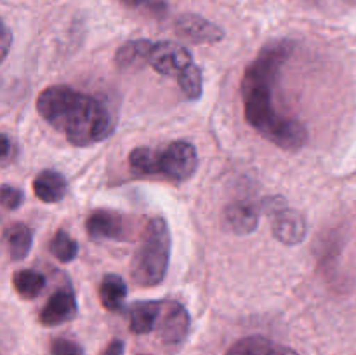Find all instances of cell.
<instances>
[{
  "label": "cell",
  "instance_id": "6da1fadb",
  "mask_svg": "<svg viewBox=\"0 0 356 355\" xmlns=\"http://www.w3.org/2000/svg\"><path fill=\"white\" fill-rule=\"evenodd\" d=\"M291 54L292 44L289 40H273L264 45L259 56L247 66L242 79V100L247 122L263 138L296 152L305 146L308 132L301 122L282 115L273 104V87Z\"/></svg>",
  "mask_w": 356,
  "mask_h": 355
},
{
  "label": "cell",
  "instance_id": "7a4b0ae2",
  "mask_svg": "<svg viewBox=\"0 0 356 355\" xmlns=\"http://www.w3.org/2000/svg\"><path fill=\"white\" fill-rule=\"evenodd\" d=\"M37 110L54 129L65 132L75 146L104 141L113 131V118L96 97L68 86H51L40 93Z\"/></svg>",
  "mask_w": 356,
  "mask_h": 355
},
{
  "label": "cell",
  "instance_id": "3957f363",
  "mask_svg": "<svg viewBox=\"0 0 356 355\" xmlns=\"http://www.w3.org/2000/svg\"><path fill=\"white\" fill-rule=\"evenodd\" d=\"M197 150L188 141H172L162 148L132 150L129 166L138 176H165L167 180L184 181L197 171Z\"/></svg>",
  "mask_w": 356,
  "mask_h": 355
},
{
  "label": "cell",
  "instance_id": "277c9868",
  "mask_svg": "<svg viewBox=\"0 0 356 355\" xmlns=\"http://www.w3.org/2000/svg\"><path fill=\"white\" fill-rule=\"evenodd\" d=\"M170 258V232L162 218L149 219L141 235V244L131 265L136 284L143 287L159 285L165 278Z\"/></svg>",
  "mask_w": 356,
  "mask_h": 355
},
{
  "label": "cell",
  "instance_id": "5b68a950",
  "mask_svg": "<svg viewBox=\"0 0 356 355\" xmlns=\"http://www.w3.org/2000/svg\"><path fill=\"white\" fill-rule=\"evenodd\" d=\"M149 65L156 73L165 77H179L186 72L191 65H195L190 51L176 42H155L149 52Z\"/></svg>",
  "mask_w": 356,
  "mask_h": 355
},
{
  "label": "cell",
  "instance_id": "8992f818",
  "mask_svg": "<svg viewBox=\"0 0 356 355\" xmlns=\"http://www.w3.org/2000/svg\"><path fill=\"white\" fill-rule=\"evenodd\" d=\"M190 331V313L181 303L169 301L162 305L159 319L160 340L165 345H179Z\"/></svg>",
  "mask_w": 356,
  "mask_h": 355
},
{
  "label": "cell",
  "instance_id": "52a82bcc",
  "mask_svg": "<svg viewBox=\"0 0 356 355\" xmlns=\"http://www.w3.org/2000/svg\"><path fill=\"white\" fill-rule=\"evenodd\" d=\"M86 228L89 237L92 239H108V240H125L127 235V225L120 214L106 209L94 211L87 218Z\"/></svg>",
  "mask_w": 356,
  "mask_h": 355
},
{
  "label": "cell",
  "instance_id": "ba28073f",
  "mask_svg": "<svg viewBox=\"0 0 356 355\" xmlns=\"http://www.w3.org/2000/svg\"><path fill=\"white\" fill-rule=\"evenodd\" d=\"M271 230H273L275 239L280 240L282 244L298 246L306 239L308 226H306V219L302 218L301 212L294 211V209H280L275 214Z\"/></svg>",
  "mask_w": 356,
  "mask_h": 355
},
{
  "label": "cell",
  "instance_id": "9c48e42d",
  "mask_svg": "<svg viewBox=\"0 0 356 355\" xmlns=\"http://www.w3.org/2000/svg\"><path fill=\"white\" fill-rule=\"evenodd\" d=\"M176 31L181 37L197 42V44H214L225 37V31L218 24L200 16H195V14H184V16L177 17Z\"/></svg>",
  "mask_w": 356,
  "mask_h": 355
},
{
  "label": "cell",
  "instance_id": "30bf717a",
  "mask_svg": "<svg viewBox=\"0 0 356 355\" xmlns=\"http://www.w3.org/2000/svg\"><path fill=\"white\" fill-rule=\"evenodd\" d=\"M76 315V299L70 289H59L49 298L45 306L42 308L40 320L42 326H59L68 320H72Z\"/></svg>",
  "mask_w": 356,
  "mask_h": 355
},
{
  "label": "cell",
  "instance_id": "8fae6325",
  "mask_svg": "<svg viewBox=\"0 0 356 355\" xmlns=\"http://www.w3.org/2000/svg\"><path fill=\"white\" fill-rule=\"evenodd\" d=\"M225 225L226 228L232 230L236 235H247V233H252L257 228V223H259V211H257V205H254L249 200H238L229 204L225 209Z\"/></svg>",
  "mask_w": 356,
  "mask_h": 355
},
{
  "label": "cell",
  "instance_id": "7c38bea8",
  "mask_svg": "<svg viewBox=\"0 0 356 355\" xmlns=\"http://www.w3.org/2000/svg\"><path fill=\"white\" fill-rule=\"evenodd\" d=\"M226 355H298V352L264 336H247L236 341Z\"/></svg>",
  "mask_w": 356,
  "mask_h": 355
},
{
  "label": "cell",
  "instance_id": "4fadbf2b",
  "mask_svg": "<svg viewBox=\"0 0 356 355\" xmlns=\"http://www.w3.org/2000/svg\"><path fill=\"white\" fill-rule=\"evenodd\" d=\"M33 191L42 202L54 204V202L65 198L66 191H68V183L58 171H42L33 180Z\"/></svg>",
  "mask_w": 356,
  "mask_h": 355
},
{
  "label": "cell",
  "instance_id": "5bb4252c",
  "mask_svg": "<svg viewBox=\"0 0 356 355\" xmlns=\"http://www.w3.org/2000/svg\"><path fill=\"white\" fill-rule=\"evenodd\" d=\"M162 313V303L159 301H138L131 306L129 312V326L134 334H148L156 326Z\"/></svg>",
  "mask_w": 356,
  "mask_h": 355
},
{
  "label": "cell",
  "instance_id": "9a60e30c",
  "mask_svg": "<svg viewBox=\"0 0 356 355\" xmlns=\"http://www.w3.org/2000/svg\"><path fill=\"white\" fill-rule=\"evenodd\" d=\"M153 44L155 42L145 40V38H138V40H131L127 44L122 45L117 51L115 61H117L120 70H138L145 61H149V52H152Z\"/></svg>",
  "mask_w": 356,
  "mask_h": 355
},
{
  "label": "cell",
  "instance_id": "2e32d148",
  "mask_svg": "<svg viewBox=\"0 0 356 355\" xmlns=\"http://www.w3.org/2000/svg\"><path fill=\"white\" fill-rule=\"evenodd\" d=\"M127 296V285L124 278L117 274H106L99 284V299L101 305L110 312H117L124 305Z\"/></svg>",
  "mask_w": 356,
  "mask_h": 355
},
{
  "label": "cell",
  "instance_id": "e0dca14e",
  "mask_svg": "<svg viewBox=\"0 0 356 355\" xmlns=\"http://www.w3.org/2000/svg\"><path fill=\"white\" fill-rule=\"evenodd\" d=\"M6 240L7 247H9L10 260L21 261L28 256L31 249V242H33V235L31 230L23 223H14L6 230Z\"/></svg>",
  "mask_w": 356,
  "mask_h": 355
},
{
  "label": "cell",
  "instance_id": "ac0fdd59",
  "mask_svg": "<svg viewBox=\"0 0 356 355\" xmlns=\"http://www.w3.org/2000/svg\"><path fill=\"white\" fill-rule=\"evenodd\" d=\"M13 285L23 299H35L45 287V277L37 270H19L14 274Z\"/></svg>",
  "mask_w": 356,
  "mask_h": 355
},
{
  "label": "cell",
  "instance_id": "d6986e66",
  "mask_svg": "<svg viewBox=\"0 0 356 355\" xmlns=\"http://www.w3.org/2000/svg\"><path fill=\"white\" fill-rule=\"evenodd\" d=\"M51 253L58 258L61 263H70L79 254V244L75 239L68 235L65 230H59L51 240Z\"/></svg>",
  "mask_w": 356,
  "mask_h": 355
},
{
  "label": "cell",
  "instance_id": "ffe728a7",
  "mask_svg": "<svg viewBox=\"0 0 356 355\" xmlns=\"http://www.w3.org/2000/svg\"><path fill=\"white\" fill-rule=\"evenodd\" d=\"M177 84H179L181 90H183L188 100H198L202 96V89H204V79H202L200 68L197 65H191L186 72L177 77Z\"/></svg>",
  "mask_w": 356,
  "mask_h": 355
},
{
  "label": "cell",
  "instance_id": "44dd1931",
  "mask_svg": "<svg viewBox=\"0 0 356 355\" xmlns=\"http://www.w3.org/2000/svg\"><path fill=\"white\" fill-rule=\"evenodd\" d=\"M51 355H86L79 343L66 338H58L51 345Z\"/></svg>",
  "mask_w": 356,
  "mask_h": 355
},
{
  "label": "cell",
  "instance_id": "7402d4cb",
  "mask_svg": "<svg viewBox=\"0 0 356 355\" xmlns=\"http://www.w3.org/2000/svg\"><path fill=\"white\" fill-rule=\"evenodd\" d=\"M0 195H2V204L6 209H17L24 200V194L19 190V188H14L10 184H2V190H0Z\"/></svg>",
  "mask_w": 356,
  "mask_h": 355
},
{
  "label": "cell",
  "instance_id": "603a6c76",
  "mask_svg": "<svg viewBox=\"0 0 356 355\" xmlns=\"http://www.w3.org/2000/svg\"><path fill=\"white\" fill-rule=\"evenodd\" d=\"M124 350H125L124 341L113 340L106 345V348L101 352V355H124Z\"/></svg>",
  "mask_w": 356,
  "mask_h": 355
},
{
  "label": "cell",
  "instance_id": "cb8c5ba5",
  "mask_svg": "<svg viewBox=\"0 0 356 355\" xmlns=\"http://www.w3.org/2000/svg\"><path fill=\"white\" fill-rule=\"evenodd\" d=\"M10 148H13V145H10L9 138H7V136L3 134V136H2V164H3V166H6L7 160H9Z\"/></svg>",
  "mask_w": 356,
  "mask_h": 355
},
{
  "label": "cell",
  "instance_id": "d4e9b609",
  "mask_svg": "<svg viewBox=\"0 0 356 355\" xmlns=\"http://www.w3.org/2000/svg\"><path fill=\"white\" fill-rule=\"evenodd\" d=\"M10 40H13V38H10V31H9V28H7V26H3V38H2V58H6V56H7V52H9V45H10Z\"/></svg>",
  "mask_w": 356,
  "mask_h": 355
},
{
  "label": "cell",
  "instance_id": "484cf974",
  "mask_svg": "<svg viewBox=\"0 0 356 355\" xmlns=\"http://www.w3.org/2000/svg\"><path fill=\"white\" fill-rule=\"evenodd\" d=\"M127 6H132V7H138V6H146V3H152L153 0H124Z\"/></svg>",
  "mask_w": 356,
  "mask_h": 355
}]
</instances>
